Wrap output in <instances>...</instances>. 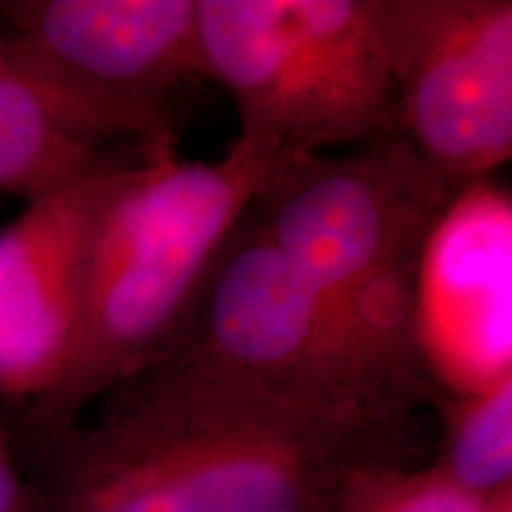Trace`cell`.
I'll return each instance as SVG.
<instances>
[{"label":"cell","mask_w":512,"mask_h":512,"mask_svg":"<svg viewBox=\"0 0 512 512\" xmlns=\"http://www.w3.org/2000/svg\"><path fill=\"white\" fill-rule=\"evenodd\" d=\"M12 444L31 512H335L366 472L425 463L420 415L302 399L188 344L93 420Z\"/></svg>","instance_id":"1"},{"label":"cell","mask_w":512,"mask_h":512,"mask_svg":"<svg viewBox=\"0 0 512 512\" xmlns=\"http://www.w3.org/2000/svg\"><path fill=\"white\" fill-rule=\"evenodd\" d=\"M273 152L235 138L216 162L140 157L95 223L79 320L55 387L8 411L15 437L74 425L188 337L223 245L252 207Z\"/></svg>","instance_id":"2"},{"label":"cell","mask_w":512,"mask_h":512,"mask_svg":"<svg viewBox=\"0 0 512 512\" xmlns=\"http://www.w3.org/2000/svg\"><path fill=\"white\" fill-rule=\"evenodd\" d=\"M453 192L403 138L273 152L252 207L275 252L366 335L425 366L415 337L422 252Z\"/></svg>","instance_id":"3"},{"label":"cell","mask_w":512,"mask_h":512,"mask_svg":"<svg viewBox=\"0 0 512 512\" xmlns=\"http://www.w3.org/2000/svg\"><path fill=\"white\" fill-rule=\"evenodd\" d=\"M197 17L238 140L328 155L401 138L373 0H197Z\"/></svg>","instance_id":"4"},{"label":"cell","mask_w":512,"mask_h":512,"mask_svg":"<svg viewBox=\"0 0 512 512\" xmlns=\"http://www.w3.org/2000/svg\"><path fill=\"white\" fill-rule=\"evenodd\" d=\"M183 344L280 392L332 406L420 415L441 399L425 366L384 349L313 292L249 209L211 268Z\"/></svg>","instance_id":"5"},{"label":"cell","mask_w":512,"mask_h":512,"mask_svg":"<svg viewBox=\"0 0 512 512\" xmlns=\"http://www.w3.org/2000/svg\"><path fill=\"white\" fill-rule=\"evenodd\" d=\"M0 27L67 124L107 150H174L176 98L209 81L197 0H0Z\"/></svg>","instance_id":"6"},{"label":"cell","mask_w":512,"mask_h":512,"mask_svg":"<svg viewBox=\"0 0 512 512\" xmlns=\"http://www.w3.org/2000/svg\"><path fill=\"white\" fill-rule=\"evenodd\" d=\"M401 138L453 192L512 155L510 0H373Z\"/></svg>","instance_id":"7"},{"label":"cell","mask_w":512,"mask_h":512,"mask_svg":"<svg viewBox=\"0 0 512 512\" xmlns=\"http://www.w3.org/2000/svg\"><path fill=\"white\" fill-rule=\"evenodd\" d=\"M512 202L503 185L453 197L415 285V337L441 394L484 392L512 377Z\"/></svg>","instance_id":"8"},{"label":"cell","mask_w":512,"mask_h":512,"mask_svg":"<svg viewBox=\"0 0 512 512\" xmlns=\"http://www.w3.org/2000/svg\"><path fill=\"white\" fill-rule=\"evenodd\" d=\"M140 157L34 197L0 230V399L5 408L31 403L60 380L74 344L95 223L121 174Z\"/></svg>","instance_id":"9"},{"label":"cell","mask_w":512,"mask_h":512,"mask_svg":"<svg viewBox=\"0 0 512 512\" xmlns=\"http://www.w3.org/2000/svg\"><path fill=\"white\" fill-rule=\"evenodd\" d=\"M124 159L67 124L0 27V192L29 202Z\"/></svg>","instance_id":"10"},{"label":"cell","mask_w":512,"mask_h":512,"mask_svg":"<svg viewBox=\"0 0 512 512\" xmlns=\"http://www.w3.org/2000/svg\"><path fill=\"white\" fill-rule=\"evenodd\" d=\"M437 453L430 463L467 494L489 501L512 491V377L484 392L441 394Z\"/></svg>","instance_id":"11"},{"label":"cell","mask_w":512,"mask_h":512,"mask_svg":"<svg viewBox=\"0 0 512 512\" xmlns=\"http://www.w3.org/2000/svg\"><path fill=\"white\" fill-rule=\"evenodd\" d=\"M510 494L482 501L425 460L366 472L349 486L335 512H510Z\"/></svg>","instance_id":"12"},{"label":"cell","mask_w":512,"mask_h":512,"mask_svg":"<svg viewBox=\"0 0 512 512\" xmlns=\"http://www.w3.org/2000/svg\"><path fill=\"white\" fill-rule=\"evenodd\" d=\"M0 512H31L27 479L12 444L3 399H0Z\"/></svg>","instance_id":"13"}]
</instances>
